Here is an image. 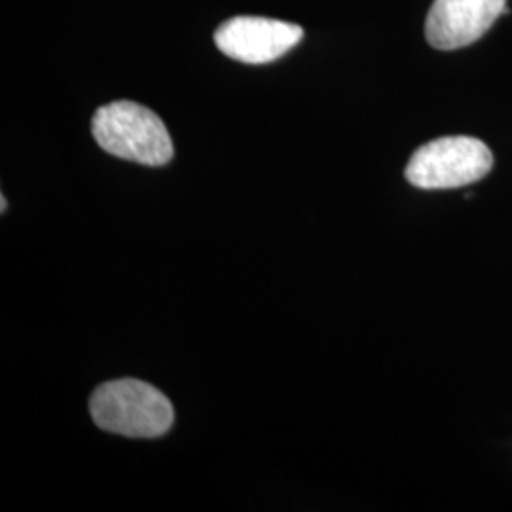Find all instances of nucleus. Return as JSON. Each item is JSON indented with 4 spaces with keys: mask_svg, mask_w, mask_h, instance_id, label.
Returning <instances> with one entry per match:
<instances>
[{
    "mask_svg": "<svg viewBox=\"0 0 512 512\" xmlns=\"http://www.w3.org/2000/svg\"><path fill=\"white\" fill-rule=\"evenodd\" d=\"M92 418L103 431L133 439H156L173 425V406L162 391L141 380H116L95 389Z\"/></svg>",
    "mask_w": 512,
    "mask_h": 512,
    "instance_id": "obj_1",
    "label": "nucleus"
},
{
    "mask_svg": "<svg viewBox=\"0 0 512 512\" xmlns=\"http://www.w3.org/2000/svg\"><path fill=\"white\" fill-rule=\"evenodd\" d=\"M92 133L99 147L122 160L158 167L173 158V143L164 122L133 101H116L97 110Z\"/></svg>",
    "mask_w": 512,
    "mask_h": 512,
    "instance_id": "obj_2",
    "label": "nucleus"
},
{
    "mask_svg": "<svg viewBox=\"0 0 512 512\" xmlns=\"http://www.w3.org/2000/svg\"><path fill=\"white\" fill-rule=\"evenodd\" d=\"M494 154L475 137H440L418 148L406 165L408 183L423 190L459 188L484 179Z\"/></svg>",
    "mask_w": 512,
    "mask_h": 512,
    "instance_id": "obj_3",
    "label": "nucleus"
},
{
    "mask_svg": "<svg viewBox=\"0 0 512 512\" xmlns=\"http://www.w3.org/2000/svg\"><path fill=\"white\" fill-rule=\"evenodd\" d=\"M304 37L300 25L279 19L239 16L222 23L215 42L224 55L241 63H270L287 54Z\"/></svg>",
    "mask_w": 512,
    "mask_h": 512,
    "instance_id": "obj_4",
    "label": "nucleus"
},
{
    "mask_svg": "<svg viewBox=\"0 0 512 512\" xmlns=\"http://www.w3.org/2000/svg\"><path fill=\"white\" fill-rule=\"evenodd\" d=\"M505 12L507 0H435L425 21V37L437 50H459L484 37Z\"/></svg>",
    "mask_w": 512,
    "mask_h": 512,
    "instance_id": "obj_5",
    "label": "nucleus"
},
{
    "mask_svg": "<svg viewBox=\"0 0 512 512\" xmlns=\"http://www.w3.org/2000/svg\"><path fill=\"white\" fill-rule=\"evenodd\" d=\"M0 202H2V211H6V198H2Z\"/></svg>",
    "mask_w": 512,
    "mask_h": 512,
    "instance_id": "obj_6",
    "label": "nucleus"
}]
</instances>
